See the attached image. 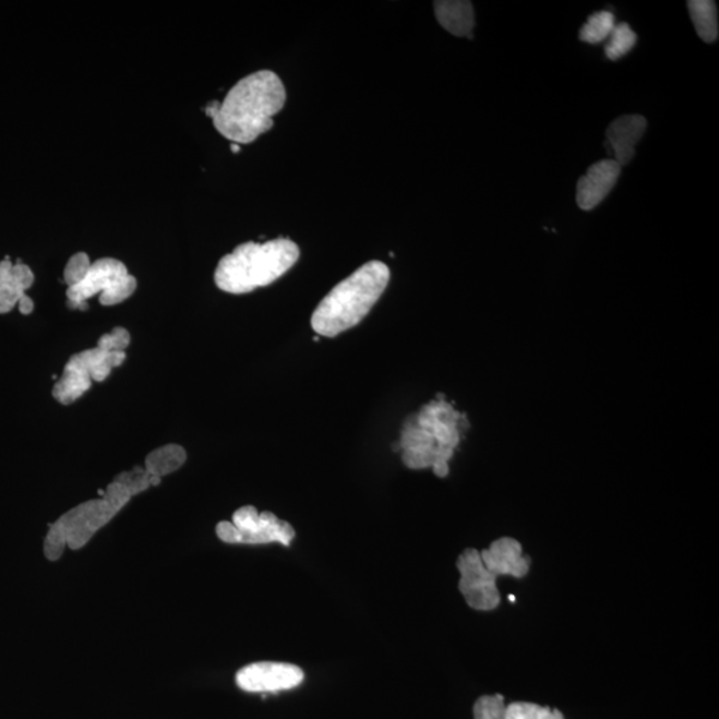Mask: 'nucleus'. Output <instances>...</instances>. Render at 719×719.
<instances>
[{
  "label": "nucleus",
  "instance_id": "nucleus-1",
  "mask_svg": "<svg viewBox=\"0 0 719 719\" xmlns=\"http://www.w3.org/2000/svg\"><path fill=\"white\" fill-rule=\"evenodd\" d=\"M286 100V87L279 75L262 70L235 84L225 100L211 101L205 113L228 141L248 144L274 127V117Z\"/></svg>",
  "mask_w": 719,
  "mask_h": 719
},
{
  "label": "nucleus",
  "instance_id": "nucleus-2",
  "mask_svg": "<svg viewBox=\"0 0 719 719\" xmlns=\"http://www.w3.org/2000/svg\"><path fill=\"white\" fill-rule=\"evenodd\" d=\"M465 415L448 402L433 400L404 422L403 462L409 469L432 468L439 477L450 475V462L462 440Z\"/></svg>",
  "mask_w": 719,
  "mask_h": 719
},
{
  "label": "nucleus",
  "instance_id": "nucleus-3",
  "mask_svg": "<svg viewBox=\"0 0 719 719\" xmlns=\"http://www.w3.org/2000/svg\"><path fill=\"white\" fill-rule=\"evenodd\" d=\"M390 279L388 265L378 260L366 263L320 301L311 319L312 329L335 337L353 328L382 298Z\"/></svg>",
  "mask_w": 719,
  "mask_h": 719
},
{
  "label": "nucleus",
  "instance_id": "nucleus-4",
  "mask_svg": "<svg viewBox=\"0 0 719 719\" xmlns=\"http://www.w3.org/2000/svg\"><path fill=\"white\" fill-rule=\"evenodd\" d=\"M299 257V245L291 239L279 238L263 244L248 241L221 257L215 271V283L227 293H250L280 279Z\"/></svg>",
  "mask_w": 719,
  "mask_h": 719
},
{
  "label": "nucleus",
  "instance_id": "nucleus-5",
  "mask_svg": "<svg viewBox=\"0 0 719 719\" xmlns=\"http://www.w3.org/2000/svg\"><path fill=\"white\" fill-rule=\"evenodd\" d=\"M131 499L132 495L123 486L112 481L101 498L72 507L50 525L45 540L46 558L50 561L59 560L65 547L80 551Z\"/></svg>",
  "mask_w": 719,
  "mask_h": 719
},
{
  "label": "nucleus",
  "instance_id": "nucleus-6",
  "mask_svg": "<svg viewBox=\"0 0 719 719\" xmlns=\"http://www.w3.org/2000/svg\"><path fill=\"white\" fill-rule=\"evenodd\" d=\"M137 281L118 259L96 260L81 283L68 289L69 307L72 310L87 311V301L99 295L101 305L123 303L136 291Z\"/></svg>",
  "mask_w": 719,
  "mask_h": 719
},
{
  "label": "nucleus",
  "instance_id": "nucleus-7",
  "mask_svg": "<svg viewBox=\"0 0 719 719\" xmlns=\"http://www.w3.org/2000/svg\"><path fill=\"white\" fill-rule=\"evenodd\" d=\"M125 358V352L98 346L71 356L62 376L53 385V398L63 405L75 403L89 391L94 382H105L113 368L122 366Z\"/></svg>",
  "mask_w": 719,
  "mask_h": 719
},
{
  "label": "nucleus",
  "instance_id": "nucleus-8",
  "mask_svg": "<svg viewBox=\"0 0 719 719\" xmlns=\"http://www.w3.org/2000/svg\"><path fill=\"white\" fill-rule=\"evenodd\" d=\"M216 535L226 543H260L279 542L284 547L291 546L295 529L291 524L283 522L271 512L260 513L255 506H241L233 513L232 522L217 524Z\"/></svg>",
  "mask_w": 719,
  "mask_h": 719
},
{
  "label": "nucleus",
  "instance_id": "nucleus-9",
  "mask_svg": "<svg viewBox=\"0 0 719 719\" xmlns=\"http://www.w3.org/2000/svg\"><path fill=\"white\" fill-rule=\"evenodd\" d=\"M457 570L460 572V589L464 600L469 608L479 612H491L498 609L501 602L498 588V577L488 571L476 549H467L457 560Z\"/></svg>",
  "mask_w": 719,
  "mask_h": 719
},
{
  "label": "nucleus",
  "instance_id": "nucleus-10",
  "mask_svg": "<svg viewBox=\"0 0 719 719\" xmlns=\"http://www.w3.org/2000/svg\"><path fill=\"white\" fill-rule=\"evenodd\" d=\"M304 681V672L292 663L256 662L241 668L237 684L248 693H276L289 691Z\"/></svg>",
  "mask_w": 719,
  "mask_h": 719
},
{
  "label": "nucleus",
  "instance_id": "nucleus-11",
  "mask_svg": "<svg viewBox=\"0 0 719 719\" xmlns=\"http://www.w3.org/2000/svg\"><path fill=\"white\" fill-rule=\"evenodd\" d=\"M621 173L619 163L607 159L596 163L578 180L577 204L584 211H591L600 205L610 191L614 189Z\"/></svg>",
  "mask_w": 719,
  "mask_h": 719
},
{
  "label": "nucleus",
  "instance_id": "nucleus-12",
  "mask_svg": "<svg viewBox=\"0 0 719 719\" xmlns=\"http://www.w3.org/2000/svg\"><path fill=\"white\" fill-rule=\"evenodd\" d=\"M483 564L495 577L524 578L530 570V560L524 554L522 542L512 537L495 540L480 552Z\"/></svg>",
  "mask_w": 719,
  "mask_h": 719
},
{
  "label": "nucleus",
  "instance_id": "nucleus-13",
  "mask_svg": "<svg viewBox=\"0 0 719 719\" xmlns=\"http://www.w3.org/2000/svg\"><path fill=\"white\" fill-rule=\"evenodd\" d=\"M648 122L640 115H624L610 123L607 130V149L619 166H626L636 155V146L643 139Z\"/></svg>",
  "mask_w": 719,
  "mask_h": 719
},
{
  "label": "nucleus",
  "instance_id": "nucleus-14",
  "mask_svg": "<svg viewBox=\"0 0 719 719\" xmlns=\"http://www.w3.org/2000/svg\"><path fill=\"white\" fill-rule=\"evenodd\" d=\"M35 281L34 272L22 262L12 263L10 257L0 262V315L9 313L20 303Z\"/></svg>",
  "mask_w": 719,
  "mask_h": 719
},
{
  "label": "nucleus",
  "instance_id": "nucleus-15",
  "mask_svg": "<svg viewBox=\"0 0 719 719\" xmlns=\"http://www.w3.org/2000/svg\"><path fill=\"white\" fill-rule=\"evenodd\" d=\"M434 14L446 32L455 36L472 38L475 28L472 3L465 2V0H440V2H434Z\"/></svg>",
  "mask_w": 719,
  "mask_h": 719
},
{
  "label": "nucleus",
  "instance_id": "nucleus-16",
  "mask_svg": "<svg viewBox=\"0 0 719 719\" xmlns=\"http://www.w3.org/2000/svg\"><path fill=\"white\" fill-rule=\"evenodd\" d=\"M187 462V452L183 446L168 444L149 453L144 463V469L149 477H163L177 472Z\"/></svg>",
  "mask_w": 719,
  "mask_h": 719
},
{
  "label": "nucleus",
  "instance_id": "nucleus-17",
  "mask_svg": "<svg viewBox=\"0 0 719 719\" xmlns=\"http://www.w3.org/2000/svg\"><path fill=\"white\" fill-rule=\"evenodd\" d=\"M692 22L700 39L706 44H715L718 38V12L716 2L711 0H691L687 2Z\"/></svg>",
  "mask_w": 719,
  "mask_h": 719
},
{
  "label": "nucleus",
  "instance_id": "nucleus-18",
  "mask_svg": "<svg viewBox=\"0 0 719 719\" xmlns=\"http://www.w3.org/2000/svg\"><path fill=\"white\" fill-rule=\"evenodd\" d=\"M615 27V17L612 12L600 11L591 15L579 32V39L585 44L597 45L607 40Z\"/></svg>",
  "mask_w": 719,
  "mask_h": 719
},
{
  "label": "nucleus",
  "instance_id": "nucleus-19",
  "mask_svg": "<svg viewBox=\"0 0 719 719\" xmlns=\"http://www.w3.org/2000/svg\"><path fill=\"white\" fill-rule=\"evenodd\" d=\"M637 44V35L633 32L630 24H615V27L609 36V44L606 47L607 57L610 60H619L625 57L627 52Z\"/></svg>",
  "mask_w": 719,
  "mask_h": 719
},
{
  "label": "nucleus",
  "instance_id": "nucleus-20",
  "mask_svg": "<svg viewBox=\"0 0 719 719\" xmlns=\"http://www.w3.org/2000/svg\"><path fill=\"white\" fill-rule=\"evenodd\" d=\"M505 719H565L558 709L531 703H513L506 706Z\"/></svg>",
  "mask_w": 719,
  "mask_h": 719
},
{
  "label": "nucleus",
  "instance_id": "nucleus-21",
  "mask_svg": "<svg viewBox=\"0 0 719 719\" xmlns=\"http://www.w3.org/2000/svg\"><path fill=\"white\" fill-rule=\"evenodd\" d=\"M475 719H505V699L500 694L483 696L476 700L474 708Z\"/></svg>",
  "mask_w": 719,
  "mask_h": 719
},
{
  "label": "nucleus",
  "instance_id": "nucleus-22",
  "mask_svg": "<svg viewBox=\"0 0 719 719\" xmlns=\"http://www.w3.org/2000/svg\"><path fill=\"white\" fill-rule=\"evenodd\" d=\"M91 260L87 253L77 252L74 256H71L68 264H65L63 281L68 284V287L75 286V284L81 283L84 279V276L87 275V272L91 267Z\"/></svg>",
  "mask_w": 719,
  "mask_h": 719
},
{
  "label": "nucleus",
  "instance_id": "nucleus-23",
  "mask_svg": "<svg viewBox=\"0 0 719 719\" xmlns=\"http://www.w3.org/2000/svg\"><path fill=\"white\" fill-rule=\"evenodd\" d=\"M123 486L127 491L134 498V495L147 491L149 486V476L146 472V469L142 467H136L129 470V472H123L115 477V480Z\"/></svg>",
  "mask_w": 719,
  "mask_h": 719
},
{
  "label": "nucleus",
  "instance_id": "nucleus-24",
  "mask_svg": "<svg viewBox=\"0 0 719 719\" xmlns=\"http://www.w3.org/2000/svg\"><path fill=\"white\" fill-rule=\"evenodd\" d=\"M130 343V332L123 328V326H117V328H113L110 334L103 335L99 338L98 347L124 352V350L129 348Z\"/></svg>",
  "mask_w": 719,
  "mask_h": 719
},
{
  "label": "nucleus",
  "instance_id": "nucleus-25",
  "mask_svg": "<svg viewBox=\"0 0 719 719\" xmlns=\"http://www.w3.org/2000/svg\"><path fill=\"white\" fill-rule=\"evenodd\" d=\"M34 301L29 296L24 295L23 298L20 300V303H17V308H20V312L22 315H29V313H33L34 311Z\"/></svg>",
  "mask_w": 719,
  "mask_h": 719
},
{
  "label": "nucleus",
  "instance_id": "nucleus-26",
  "mask_svg": "<svg viewBox=\"0 0 719 719\" xmlns=\"http://www.w3.org/2000/svg\"><path fill=\"white\" fill-rule=\"evenodd\" d=\"M231 151H232V153H239V151H240L239 144L233 143L232 146H231Z\"/></svg>",
  "mask_w": 719,
  "mask_h": 719
}]
</instances>
